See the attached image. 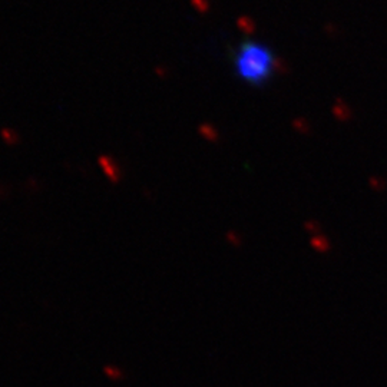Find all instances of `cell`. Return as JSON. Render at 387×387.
Listing matches in <instances>:
<instances>
[{"label":"cell","instance_id":"obj_1","mask_svg":"<svg viewBox=\"0 0 387 387\" xmlns=\"http://www.w3.org/2000/svg\"><path fill=\"white\" fill-rule=\"evenodd\" d=\"M232 65L241 80L251 86H261L274 75L277 60L267 45L257 40H245L237 48Z\"/></svg>","mask_w":387,"mask_h":387},{"label":"cell","instance_id":"obj_2","mask_svg":"<svg viewBox=\"0 0 387 387\" xmlns=\"http://www.w3.org/2000/svg\"><path fill=\"white\" fill-rule=\"evenodd\" d=\"M1 138H3L4 142L9 144V145H14V144L19 142V136H17V134H16L14 131H12V129H9V128L1 129Z\"/></svg>","mask_w":387,"mask_h":387}]
</instances>
